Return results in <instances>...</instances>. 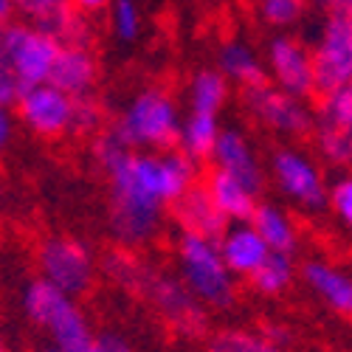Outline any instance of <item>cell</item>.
<instances>
[{
  "instance_id": "e0dca14e",
  "label": "cell",
  "mask_w": 352,
  "mask_h": 352,
  "mask_svg": "<svg viewBox=\"0 0 352 352\" xmlns=\"http://www.w3.org/2000/svg\"><path fill=\"white\" fill-rule=\"evenodd\" d=\"M203 186L209 189L214 206L223 212V217L228 223H243V220H251L254 209L259 206V195L254 186H248L245 181L234 178V175L223 172V169H209L206 178H203Z\"/></svg>"
},
{
  "instance_id": "3957f363",
  "label": "cell",
  "mask_w": 352,
  "mask_h": 352,
  "mask_svg": "<svg viewBox=\"0 0 352 352\" xmlns=\"http://www.w3.org/2000/svg\"><path fill=\"white\" fill-rule=\"evenodd\" d=\"M23 313L34 327H40L51 338L54 346H60L65 352H87V346L96 341L76 296L63 293L43 276L25 285Z\"/></svg>"
},
{
  "instance_id": "5bb4252c",
  "label": "cell",
  "mask_w": 352,
  "mask_h": 352,
  "mask_svg": "<svg viewBox=\"0 0 352 352\" xmlns=\"http://www.w3.org/2000/svg\"><path fill=\"white\" fill-rule=\"evenodd\" d=\"M212 166L214 169H223L228 175H234V178L245 181L248 186H254L256 192H262V186H265V175L268 169L262 166L254 144L248 141V135L237 127H223L220 138H217V146L212 153Z\"/></svg>"
},
{
  "instance_id": "8fae6325",
  "label": "cell",
  "mask_w": 352,
  "mask_h": 352,
  "mask_svg": "<svg viewBox=\"0 0 352 352\" xmlns=\"http://www.w3.org/2000/svg\"><path fill=\"white\" fill-rule=\"evenodd\" d=\"M313 65L316 91L324 96L352 79V23L346 17L327 14L318 23L313 37Z\"/></svg>"
},
{
  "instance_id": "4fadbf2b",
  "label": "cell",
  "mask_w": 352,
  "mask_h": 352,
  "mask_svg": "<svg viewBox=\"0 0 352 352\" xmlns=\"http://www.w3.org/2000/svg\"><path fill=\"white\" fill-rule=\"evenodd\" d=\"M12 3L23 23L51 32L63 45H87L91 28L85 14L71 6V0H12Z\"/></svg>"
},
{
  "instance_id": "b9f144b4",
  "label": "cell",
  "mask_w": 352,
  "mask_h": 352,
  "mask_svg": "<svg viewBox=\"0 0 352 352\" xmlns=\"http://www.w3.org/2000/svg\"><path fill=\"white\" fill-rule=\"evenodd\" d=\"M346 316H349V318H352V305H349V310H346Z\"/></svg>"
},
{
  "instance_id": "f35d334b",
  "label": "cell",
  "mask_w": 352,
  "mask_h": 352,
  "mask_svg": "<svg viewBox=\"0 0 352 352\" xmlns=\"http://www.w3.org/2000/svg\"><path fill=\"white\" fill-rule=\"evenodd\" d=\"M262 333H265V336H268V338H271L274 344H282V346H287V341H290V338H287V330H285V327H265Z\"/></svg>"
},
{
  "instance_id": "30bf717a",
  "label": "cell",
  "mask_w": 352,
  "mask_h": 352,
  "mask_svg": "<svg viewBox=\"0 0 352 352\" xmlns=\"http://www.w3.org/2000/svg\"><path fill=\"white\" fill-rule=\"evenodd\" d=\"M138 293L150 299V305L178 333L200 336L206 330V305L181 282V276H169V274H161V271L146 265V274H144Z\"/></svg>"
},
{
  "instance_id": "6da1fadb",
  "label": "cell",
  "mask_w": 352,
  "mask_h": 352,
  "mask_svg": "<svg viewBox=\"0 0 352 352\" xmlns=\"http://www.w3.org/2000/svg\"><path fill=\"white\" fill-rule=\"evenodd\" d=\"M104 175L110 181V234L122 248L135 251L158 237L175 200L197 184V161L178 146L164 153L127 150Z\"/></svg>"
},
{
  "instance_id": "484cf974",
  "label": "cell",
  "mask_w": 352,
  "mask_h": 352,
  "mask_svg": "<svg viewBox=\"0 0 352 352\" xmlns=\"http://www.w3.org/2000/svg\"><path fill=\"white\" fill-rule=\"evenodd\" d=\"M102 271L104 276L113 282V285H119V287H127V290H135L141 287L144 282V274H146V262H141L130 248H116L110 251L104 259H102Z\"/></svg>"
},
{
  "instance_id": "d6a6232c",
  "label": "cell",
  "mask_w": 352,
  "mask_h": 352,
  "mask_svg": "<svg viewBox=\"0 0 352 352\" xmlns=\"http://www.w3.org/2000/svg\"><path fill=\"white\" fill-rule=\"evenodd\" d=\"M20 82H17V76L12 74V68H9V63L3 60V54H0V104H14L17 102V96H20Z\"/></svg>"
},
{
  "instance_id": "ffe728a7",
  "label": "cell",
  "mask_w": 352,
  "mask_h": 352,
  "mask_svg": "<svg viewBox=\"0 0 352 352\" xmlns=\"http://www.w3.org/2000/svg\"><path fill=\"white\" fill-rule=\"evenodd\" d=\"M217 71L237 87H254L268 82L265 60L245 40H226L217 51Z\"/></svg>"
},
{
  "instance_id": "4dcf8cb0",
  "label": "cell",
  "mask_w": 352,
  "mask_h": 352,
  "mask_svg": "<svg viewBox=\"0 0 352 352\" xmlns=\"http://www.w3.org/2000/svg\"><path fill=\"white\" fill-rule=\"evenodd\" d=\"M341 226L346 237H352V169H344L330 184V206H327Z\"/></svg>"
},
{
  "instance_id": "ac0fdd59",
  "label": "cell",
  "mask_w": 352,
  "mask_h": 352,
  "mask_svg": "<svg viewBox=\"0 0 352 352\" xmlns=\"http://www.w3.org/2000/svg\"><path fill=\"white\" fill-rule=\"evenodd\" d=\"M96 79H99V63L94 51L87 45H63L51 82L56 87H63L65 94L82 99V96H94Z\"/></svg>"
},
{
  "instance_id": "ab89813d",
  "label": "cell",
  "mask_w": 352,
  "mask_h": 352,
  "mask_svg": "<svg viewBox=\"0 0 352 352\" xmlns=\"http://www.w3.org/2000/svg\"><path fill=\"white\" fill-rule=\"evenodd\" d=\"M40 352H65V349H60V346H54V344H51V346H45V349H40Z\"/></svg>"
},
{
  "instance_id": "2e32d148",
  "label": "cell",
  "mask_w": 352,
  "mask_h": 352,
  "mask_svg": "<svg viewBox=\"0 0 352 352\" xmlns=\"http://www.w3.org/2000/svg\"><path fill=\"white\" fill-rule=\"evenodd\" d=\"M169 214H172L175 223H178L181 231L203 234V237H214V240L228 226V220L214 206V200H212L209 189L203 186V181H197L192 189H186L178 200H175V206L169 209Z\"/></svg>"
},
{
  "instance_id": "277c9868",
  "label": "cell",
  "mask_w": 352,
  "mask_h": 352,
  "mask_svg": "<svg viewBox=\"0 0 352 352\" xmlns=\"http://www.w3.org/2000/svg\"><path fill=\"white\" fill-rule=\"evenodd\" d=\"M175 262L181 282L206 307H231L237 299V276H234L220 254L214 237L181 231L175 240Z\"/></svg>"
},
{
  "instance_id": "7a4b0ae2",
  "label": "cell",
  "mask_w": 352,
  "mask_h": 352,
  "mask_svg": "<svg viewBox=\"0 0 352 352\" xmlns=\"http://www.w3.org/2000/svg\"><path fill=\"white\" fill-rule=\"evenodd\" d=\"M181 124H184V113L175 96L164 91V87H144L122 107L110 130L130 150L164 153L178 146Z\"/></svg>"
},
{
  "instance_id": "60d3db41",
  "label": "cell",
  "mask_w": 352,
  "mask_h": 352,
  "mask_svg": "<svg viewBox=\"0 0 352 352\" xmlns=\"http://www.w3.org/2000/svg\"><path fill=\"white\" fill-rule=\"evenodd\" d=\"M0 352H9V349H6V346H3V341H0Z\"/></svg>"
},
{
  "instance_id": "603a6c76",
  "label": "cell",
  "mask_w": 352,
  "mask_h": 352,
  "mask_svg": "<svg viewBox=\"0 0 352 352\" xmlns=\"http://www.w3.org/2000/svg\"><path fill=\"white\" fill-rule=\"evenodd\" d=\"M228 87H231V82H228L217 68H200V71L189 79V87H186L189 110L220 116V110H223L226 102H228Z\"/></svg>"
},
{
  "instance_id": "8d00e7d4",
  "label": "cell",
  "mask_w": 352,
  "mask_h": 352,
  "mask_svg": "<svg viewBox=\"0 0 352 352\" xmlns=\"http://www.w3.org/2000/svg\"><path fill=\"white\" fill-rule=\"evenodd\" d=\"M71 6L82 14H96V12H104L113 6V0H71Z\"/></svg>"
},
{
  "instance_id": "f546056e",
  "label": "cell",
  "mask_w": 352,
  "mask_h": 352,
  "mask_svg": "<svg viewBox=\"0 0 352 352\" xmlns=\"http://www.w3.org/2000/svg\"><path fill=\"white\" fill-rule=\"evenodd\" d=\"M110 25H113L116 40L135 43L141 37V28H144V17H141V9H138L135 0H113Z\"/></svg>"
},
{
  "instance_id": "9a60e30c",
  "label": "cell",
  "mask_w": 352,
  "mask_h": 352,
  "mask_svg": "<svg viewBox=\"0 0 352 352\" xmlns=\"http://www.w3.org/2000/svg\"><path fill=\"white\" fill-rule=\"evenodd\" d=\"M217 245L228 271L237 279H251L262 268V262L274 254L268 243L259 237V231L251 226V220L228 223L226 231L217 237Z\"/></svg>"
},
{
  "instance_id": "cb8c5ba5",
  "label": "cell",
  "mask_w": 352,
  "mask_h": 352,
  "mask_svg": "<svg viewBox=\"0 0 352 352\" xmlns=\"http://www.w3.org/2000/svg\"><path fill=\"white\" fill-rule=\"evenodd\" d=\"M293 276H296L293 256L290 254H271L248 282L256 293H262V296H279V293H285L293 285Z\"/></svg>"
},
{
  "instance_id": "7402d4cb",
  "label": "cell",
  "mask_w": 352,
  "mask_h": 352,
  "mask_svg": "<svg viewBox=\"0 0 352 352\" xmlns=\"http://www.w3.org/2000/svg\"><path fill=\"white\" fill-rule=\"evenodd\" d=\"M220 133H223L220 116L189 110V113L184 116V124H181L178 150L186 153L189 158H195L197 164H200V161H209L212 153H214V146H217Z\"/></svg>"
},
{
  "instance_id": "44dd1931",
  "label": "cell",
  "mask_w": 352,
  "mask_h": 352,
  "mask_svg": "<svg viewBox=\"0 0 352 352\" xmlns=\"http://www.w3.org/2000/svg\"><path fill=\"white\" fill-rule=\"evenodd\" d=\"M251 226L259 231V237L268 243L274 254H290L299 248V228L290 212L279 203H265L259 200V206L251 214Z\"/></svg>"
},
{
  "instance_id": "9c48e42d",
  "label": "cell",
  "mask_w": 352,
  "mask_h": 352,
  "mask_svg": "<svg viewBox=\"0 0 352 352\" xmlns=\"http://www.w3.org/2000/svg\"><path fill=\"white\" fill-rule=\"evenodd\" d=\"M14 113L20 124L40 138H63L76 130V96L65 94L54 82L20 91Z\"/></svg>"
},
{
  "instance_id": "83f0119b",
  "label": "cell",
  "mask_w": 352,
  "mask_h": 352,
  "mask_svg": "<svg viewBox=\"0 0 352 352\" xmlns=\"http://www.w3.org/2000/svg\"><path fill=\"white\" fill-rule=\"evenodd\" d=\"M316 122L352 133V79L318 99Z\"/></svg>"
},
{
  "instance_id": "ba28073f",
  "label": "cell",
  "mask_w": 352,
  "mask_h": 352,
  "mask_svg": "<svg viewBox=\"0 0 352 352\" xmlns=\"http://www.w3.org/2000/svg\"><path fill=\"white\" fill-rule=\"evenodd\" d=\"M37 268L45 282L71 296H82L96 282V259L85 243L74 237H48L37 248Z\"/></svg>"
},
{
  "instance_id": "52a82bcc",
  "label": "cell",
  "mask_w": 352,
  "mask_h": 352,
  "mask_svg": "<svg viewBox=\"0 0 352 352\" xmlns=\"http://www.w3.org/2000/svg\"><path fill=\"white\" fill-rule=\"evenodd\" d=\"M243 107L259 127L285 138H305L316 127V110L307 104V99L279 91L271 82L245 87Z\"/></svg>"
},
{
  "instance_id": "7c38bea8",
  "label": "cell",
  "mask_w": 352,
  "mask_h": 352,
  "mask_svg": "<svg viewBox=\"0 0 352 352\" xmlns=\"http://www.w3.org/2000/svg\"><path fill=\"white\" fill-rule=\"evenodd\" d=\"M265 68H268V82L276 85L279 91H287L299 99H310L313 94H318L313 51L299 37L290 34L271 37L265 48Z\"/></svg>"
},
{
  "instance_id": "1f68e13d",
  "label": "cell",
  "mask_w": 352,
  "mask_h": 352,
  "mask_svg": "<svg viewBox=\"0 0 352 352\" xmlns=\"http://www.w3.org/2000/svg\"><path fill=\"white\" fill-rule=\"evenodd\" d=\"M102 104L94 96H82L76 99V130L79 135H99L102 133Z\"/></svg>"
},
{
  "instance_id": "8992f818",
  "label": "cell",
  "mask_w": 352,
  "mask_h": 352,
  "mask_svg": "<svg viewBox=\"0 0 352 352\" xmlns=\"http://www.w3.org/2000/svg\"><path fill=\"white\" fill-rule=\"evenodd\" d=\"M60 51H63V43L51 32H43V28L23 23V20L6 25L3 34H0V54L9 63L23 91L43 85V82H51Z\"/></svg>"
},
{
  "instance_id": "d590c367",
  "label": "cell",
  "mask_w": 352,
  "mask_h": 352,
  "mask_svg": "<svg viewBox=\"0 0 352 352\" xmlns=\"http://www.w3.org/2000/svg\"><path fill=\"white\" fill-rule=\"evenodd\" d=\"M87 352H130L127 344L116 336H96V341L87 346Z\"/></svg>"
},
{
  "instance_id": "5b68a950",
  "label": "cell",
  "mask_w": 352,
  "mask_h": 352,
  "mask_svg": "<svg viewBox=\"0 0 352 352\" xmlns=\"http://www.w3.org/2000/svg\"><path fill=\"white\" fill-rule=\"evenodd\" d=\"M268 178L279 195L305 214H321L330 206V184L318 161L302 146H276L268 155Z\"/></svg>"
},
{
  "instance_id": "74e56055",
  "label": "cell",
  "mask_w": 352,
  "mask_h": 352,
  "mask_svg": "<svg viewBox=\"0 0 352 352\" xmlns=\"http://www.w3.org/2000/svg\"><path fill=\"white\" fill-rule=\"evenodd\" d=\"M14 3L12 0H0V34H3V28L14 23Z\"/></svg>"
},
{
  "instance_id": "836d02e7",
  "label": "cell",
  "mask_w": 352,
  "mask_h": 352,
  "mask_svg": "<svg viewBox=\"0 0 352 352\" xmlns=\"http://www.w3.org/2000/svg\"><path fill=\"white\" fill-rule=\"evenodd\" d=\"M14 127H17V113L9 104H0V153L6 150L14 138Z\"/></svg>"
},
{
  "instance_id": "f1b7e54d",
  "label": "cell",
  "mask_w": 352,
  "mask_h": 352,
  "mask_svg": "<svg viewBox=\"0 0 352 352\" xmlns=\"http://www.w3.org/2000/svg\"><path fill=\"white\" fill-rule=\"evenodd\" d=\"M310 6V0H256V14L271 28L296 25Z\"/></svg>"
},
{
  "instance_id": "d6986e66",
  "label": "cell",
  "mask_w": 352,
  "mask_h": 352,
  "mask_svg": "<svg viewBox=\"0 0 352 352\" xmlns=\"http://www.w3.org/2000/svg\"><path fill=\"white\" fill-rule=\"evenodd\" d=\"M302 279L316 299L346 316L352 305V276L327 259H310L302 265Z\"/></svg>"
},
{
  "instance_id": "e575fe53",
  "label": "cell",
  "mask_w": 352,
  "mask_h": 352,
  "mask_svg": "<svg viewBox=\"0 0 352 352\" xmlns=\"http://www.w3.org/2000/svg\"><path fill=\"white\" fill-rule=\"evenodd\" d=\"M316 9H321L324 14H336V17H346L352 23V0H310Z\"/></svg>"
},
{
  "instance_id": "4316f807",
  "label": "cell",
  "mask_w": 352,
  "mask_h": 352,
  "mask_svg": "<svg viewBox=\"0 0 352 352\" xmlns=\"http://www.w3.org/2000/svg\"><path fill=\"white\" fill-rule=\"evenodd\" d=\"M209 352H290L282 344H274L265 333H254V330H220Z\"/></svg>"
},
{
  "instance_id": "d4e9b609",
  "label": "cell",
  "mask_w": 352,
  "mask_h": 352,
  "mask_svg": "<svg viewBox=\"0 0 352 352\" xmlns=\"http://www.w3.org/2000/svg\"><path fill=\"white\" fill-rule=\"evenodd\" d=\"M310 135H313L318 158L324 161V164L341 166V169L344 166H352V133L316 122V127H313Z\"/></svg>"
}]
</instances>
